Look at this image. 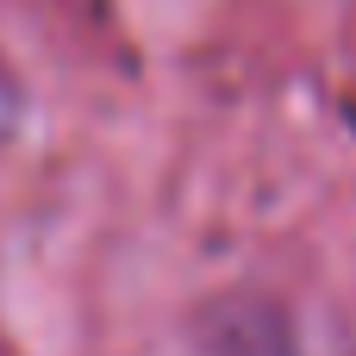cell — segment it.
<instances>
[{"label":"cell","instance_id":"cell-1","mask_svg":"<svg viewBox=\"0 0 356 356\" xmlns=\"http://www.w3.org/2000/svg\"><path fill=\"white\" fill-rule=\"evenodd\" d=\"M219 356H294V344L269 313H232L219 332Z\"/></svg>","mask_w":356,"mask_h":356}]
</instances>
